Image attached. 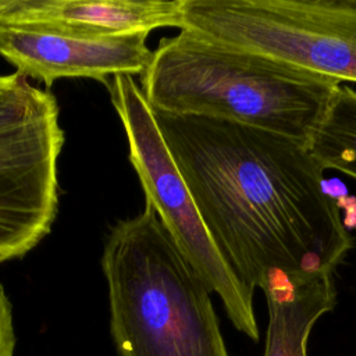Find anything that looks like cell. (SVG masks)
I'll list each match as a JSON object with an SVG mask.
<instances>
[{
  "instance_id": "6da1fadb",
  "label": "cell",
  "mask_w": 356,
  "mask_h": 356,
  "mask_svg": "<svg viewBox=\"0 0 356 356\" xmlns=\"http://www.w3.org/2000/svg\"><path fill=\"white\" fill-rule=\"evenodd\" d=\"M152 113L213 243L246 288L273 271L334 273L353 241L307 145L232 121Z\"/></svg>"
},
{
  "instance_id": "7a4b0ae2",
  "label": "cell",
  "mask_w": 356,
  "mask_h": 356,
  "mask_svg": "<svg viewBox=\"0 0 356 356\" xmlns=\"http://www.w3.org/2000/svg\"><path fill=\"white\" fill-rule=\"evenodd\" d=\"M152 110L232 121L309 145L341 83L186 31L159 42L140 75Z\"/></svg>"
},
{
  "instance_id": "3957f363",
  "label": "cell",
  "mask_w": 356,
  "mask_h": 356,
  "mask_svg": "<svg viewBox=\"0 0 356 356\" xmlns=\"http://www.w3.org/2000/svg\"><path fill=\"white\" fill-rule=\"evenodd\" d=\"M102 270L120 356H229L209 288L152 206L111 227Z\"/></svg>"
},
{
  "instance_id": "277c9868",
  "label": "cell",
  "mask_w": 356,
  "mask_h": 356,
  "mask_svg": "<svg viewBox=\"0 0 356 356\" xmlns=\"http://www.w3.org/2000/svg\"><path fill=\"white\" fill-rule=\"evenodd\" d=\"M181 8V29L200 39L356 82V0H182Z\"/></svg>"
},
{
  "instance_id": "5b68a950",
  "label": "cell",
  "mask_w": 356,
  "mask_h": 356,
  "mask_svg": "<svg viewBox=\"0 0 356 356\" xmlns=\"http://www.w3.org/2000/svg\"><path fill=\"white\" fill-rule=\"evenodd\" d=\"M58 114L51 92L17 71L0 75V263L25 256L51 231L64 145Z\"/></svg>"
},
{
  "instance_id": "8992f818",
  "label": "cell",
  "mask_w": 356,
  "mask_h": 356,
  "mask_svg": "<svg viewBox=\"0 0 356 356\" xmlns=\"http://www.w3.org/2000/svg\"><path fill=\"white\" fill-rule=\"evenodd\" d=\"M106 85L127 135L129 160L142 184L145 204L153 207L209 291L220 296L235 328L257 341L253 292L239 281L213 243L139 83L132 75L118 74Z\"/></svg>"
},
{
  "instance_id": "52a82bcc",
  "label": "cell",
  "mask_w": 356,
  "mask_h": 356,
  "mask_svg": "<svg viewBox=\"0 0 356 356\" xmlns=\"http://www.w3.org/2000/svg\"><path fill=\"white\" fill-rule=\"evenodd\" d=\"M147 35L82 38L0 26V54L17 72L46 86L61 78H92L106 85L114 75L146 71L153 57Z\"/></svg>"
},
{
  "instance_id": "ba28073f",
  "label": "cell",
  "mask_w": 356,
  "mask_h": 356,
  "mask_svg": "<svg viewBox=\"0 0 356 356\" xmlns=\"http://www.w3.org/2000/svg\"><path fill=\"white\" fill-rule=\"evenodd\" d=\"M182 0H0V26L110 38L182 25Z\"/></svg>"
},
{
  "instance_id": "9c48e42d",
  "label": "cell",
  "mask_w": 356,
  "mask_h": 356,
  "mask_svg": "<svg viewBox=\"0 0 356 356\" xmlns=\"http://www.w3.org/2000/svg\"><path fill=\"white\" fill-rule=\"evenodd\" d=\"M259 288L268 309L264 356H307V339L314 323L335 306L332 274L273 271Z\"/></svg>"
},
{
  "instance_id": "30bf717a",
  "label": "cell",
  "mask_w": 356,
  "mask_h": 356,
  "mask_svg": "<svg viewBox=\"0 0 356 356\" xmlns=\"http://www.w3.org/2000/svg\"><path fill=\"white\" fill-rule=\"evenodd\" d=\"M309 149L320 165L356 179V90L341 83L312 135Z\"/></svg>"
},
{
  "instance_id": "8fae6325",
  "label": "cell",
  "mask_w": 356,
  "mask_h": 356,
  "mask_svg": "<svg viewBox=\"0 0 356 356\" xmlns=\"http://www.w3.org/2000/svg\"><path fill=\"white\" fill-rule=\"evenodd\" d=\"M15 349V332L13 324L11 302L0 284V356H13Z\"/></svg>"
}]
</instances>
